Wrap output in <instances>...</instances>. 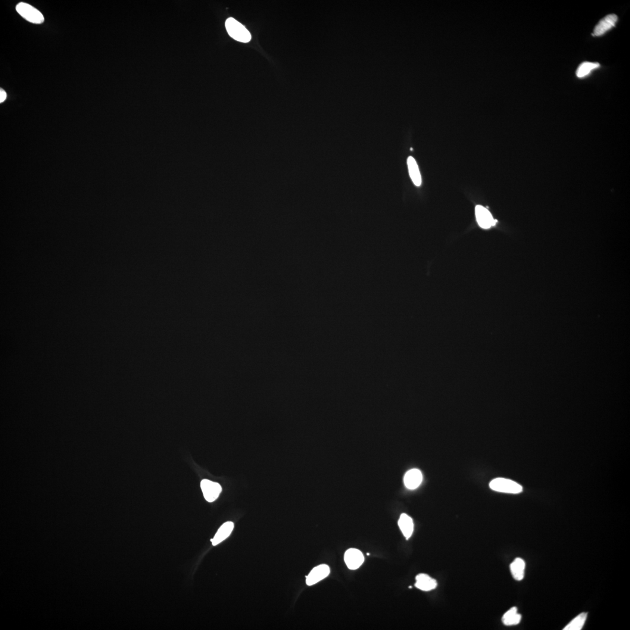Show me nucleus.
I'll return each mask as SVG.
<instances>
[{
  "label": "nucleus",
  "mask_w": 630,
  "mask_h": 630,
  "mask_svg": "<svg viewBox=\"0 0 630 630\" xmlns=\"http://www.w3.org/2000/svg\"><path fill=\"white\" fill-rule=\"evenodd\" d=\"M18 14L27 21L33 24H42L45 20L44 17L38 9L26 2H20L17 5Z\"/></svg>",
  "instance_id": "7ed1b4c3"
},
{
  "label": "nucleus",
  "mask_w": 630,
  "mask_h": 630,
  "mask_svg": "<svg viewBox=\"0 0 630 630\" xmlns=\"http://www.w3.org/2000/svg\"><path fill=\"white\" fill-rule=\"evenodd\" d=\"M226 28L229 35L237 41L248 43L251 40V34L249 30L234 18L228 19L226 22Z\"/></svg>",
  "instance_id": "f257e3e1"
},
{
  "label": "nucleus",
  "mask_w": 630,
  "mask_h": 630,
  "mask_svg": "<svg viewBox=\"0 0 630 630\" xmlns=\"http://www.w3.org/2000/svg\"><path fill=\"white\" fill-rule=\"evenodd\" d=\"M521 619V615L517 613V608L514 607L504 614L502 621L505 626H515L518 625Z\"/></svg>",
  "instance_id": "2eb2a0df"
},
{
  "label": "nucleus",
  "mask_w": 630,
  "mask_h": 630,
  "mask_svg": "<svg viewBox=\"0 0 630 630\" xmlns=\"http://www.w3.org/2000/svg\"><path fill=\"white\" fill-rule=\"evenodd\" d=\"M407 165L411 180L415 185L420 186L422 184V176H421L419 168L416 160L412 157H408Z\"/></svg>",
  "instance_id": "4468645a"
},
{
  "label": "nucleus",
  "mask_w": 630,
  "mask_h": 630,
  "mask_svg": "<svg viewBox=\"0 0 630 630\" xmlns=\"http://www.w3.org/2000/svg\"><path fill=\"white\" fill-rule=\"evenodd\" d=\"M344 561L349 569L357 570L364 563V555L361 551L356 548H350L345 553Z\"/></svg>",
  "instance_id": "423d86ee"
},
{
  "label": "nucleus",
  "mask_w": 630,
  "mask_h": 630,
  "mask_svg": "<svg viewBox=\"0 0 630 630\" xmlns=\"http://www.w3.org/2000/svg\"><path fill=\"white\" fill-rule=\"evenodd\" d=\"M7 93L5 92L4 89L1 88V89H0V102L2 103L4 102L6 98H7Z\"/></svg>",
  "instance_id": "a211bd4d"
},
{
  "label": "nucleus",
  "mask_w": 630,
  "mask_h": 630,
  "mask_svg": "<svg viewBox=\"0 0 630 630\" xmlns=\"http://www.w3.org/2000/svg\"><path fill=\"white\" fill-rule=\"evenodd\" d=\"M600 67V64L598 63H592V62L585 61L579 65L576 71L577 77L582 79L586 76H588L592 71L597 69Z\"/></svg>",
  "instance_id": "dca6fc26"
},
{
  "label": "nucleus",
  "mask_w": 630,
  "mask_h": 630,
  "mask_svg": "<svg viewBox=\"0 0 630 630\" xmlns=\"http://www.w3.org/2000/svg\"><path fill=\"white\" fill-rule=\"evenodd\" d=\"M416 582L415 586L418 589L423 591H430L433 590L437 586V582L435 579L431 578L429 575L426 573H420L416 576Z\"/></svg>",
  "instance_id": "9d476101"
},
{
  "label": "nucleus",
  "mask_w": 630,
  "mask_h": 630,
  "mask_svg": "<svg viewBox=\"0 0 630 630\" xmlns=\"http://www.w3.org/2000/svg\"><path fill=\"white\" fill-rule=\"evenodd\" d=\"M399 526L401 531L403 533L404 537L407 539H409L413 534L414 531V523L411 517L407 515V514H401L399 518Z\"/></svg>",
  "instance_id": "f8f14e48"
},
{
  "label": "nucleus",
  "mask_w": 630,
  "mask_h": 630,
  "mask_svg": "<svg viewBox=\"0 0 630 630\" xmlns=\"http://www.w3.org/2000/svg\"><path fill=\"white\" fill-rule=\"evenodd\" d=\"M422 473L420 470L417 469L408 471L404 477V485L409 489H415L419 487L422 484Z\"/></svg>",
  "instance_id": "1a4fd4ad"
},
{
  "label": "nucleus",
  "mask_w": 630,
  "mask_h": 630,
  "mask_svg": "<svg viewBox=\"0 0 630 630\" xmlns=\"http://www.w3.org/2000/svg\"><path fill=\"white\" fill-rule=\"evenodd\" d=\"M330 572V568L326 564H322L315 567L307 576V584L308 586H312L317 584V582L326 578L329 575Z\"/></svg>",
  "instance_id": "0eeeda50"
},
{
  "label": "nucleus",
  "mask_w": 630,
  "mask_h": 630,
  "mask_svg": "<svg viewBox=\"0 0 630 630\" xmlns=\"http://www.w3.org/2000/svg\"><path fill=\"white\" fill-rule=\"evenodd\" d=\"M492 490L508 494H519L523 490L522 487L513 480L504 478L495 479L489 483Z\"/></svg>",
  "instance_id": "f03ea898"
},
{
  "label": "nucleus",
  "mask_w": 630,
  "mask_h": 630,
  "mask_svg": "<svg viewBox=\"0 0 630 630\" xmlns=\"http://www.w3.org/2000/svg\"><path fill=\"white\" fill-rule=\"evenodd\" d=\"M588 614L582 613L573 619L569 625L564 628V630H581L585 625Z\"/></svg>",
  "instance_id": "f3484780"
},
{
  "label": "nucleus",
  "mask_w": 630,
  "mask_h": 630,
  "mask_svg": "<svg viewBox=\"0 0 630 630\" xmlns=\"http://www.w3.org/2000/svg\"><path fill=\"white\" fill-rule=\"evenodd\" d=\"M233 528H234V524L232 522H227L224 523L218 530L216 535L211 541L213 545H216L223 542L227 538H229L230 533H232Z\"/></svg>",
  "instance_id": "9b49d317"
},
{
  "label": "nucleus",
  "mask_w": 630,
  "mask_h": 630,
  "mask_svg": "<svg viewBox=\"0 0 630 630\" xmlns=\"http://www.w3.org/2000/svg\"><path fill=\"white\" fill-rule=\"evenodd\" d=\"M200 486L202 494L209 503L216 501L222 491V487L219 483L209 480H202Z\"/></svg>",
  "instance_id": "20e7f679"
},
{
  "label": "nucleus",
  "mask_w": 630,
  "mask_h": 630,
  "mask_svg": "<svg viewBox=\"0 0 630 630\" xmlns=\"http://www.w3.org/2000/svg\"><path fill=\"white\" fill-rule=\"evenodd\" d=\"M617 21L618 17L616 15L612 14L606 15L595 27L594 35L597 36L603 35L616 26Z\"/></svg>",
  "instance_id": "6e6552de"
},
{
  "label": "nucleus",
  "mask_w": 630,
  "mask_h": 630,
  "mask_svg": "<svg viewBox=\"0 0 630 630\" xmlns=\"http://www.w3.org/2000/svg\"><path fill=\"white\" fill-rule=\"evenodd\" d=\"M525 562L522 558H516L511 564L510 570L514 578L516 581H521L525 575Z\"/></svg>",
  "instance_id": "ddd939ff"
},
{
  "label": "nucleus",
  "mask_w": 630,
  "mask_h": 630,
  "mask_svg": "<svg viewBox=\"0 0 630 630\" xmlns=\"http://www.w3.org/2000/svg\"><path fill=\"white\" fill-rule=\"evenodd\" d=\"M477 223L483 229H488L494 226L497 221L492 217L490 212L482 205H477L475 209Z\"/></svg>",
  "instance_id": "39448f33"
}]
</instances>
